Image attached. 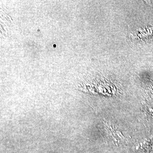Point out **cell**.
<instances>
[{
  "instance_id": "6da1fadb",
  "label": "cell",
  "mask_w": 153,
  "mask_h": 153,
  "mask_svg": "<svg viewBox=\"0 0 153 153\" xmlns=\"http://www.w3.org/2000/svg\"><path fill=\"white\" fill-rule=\"evenodd\" d=\"M149 112L153 116V108H149Z\"/></svg>"
}]
</instances>
